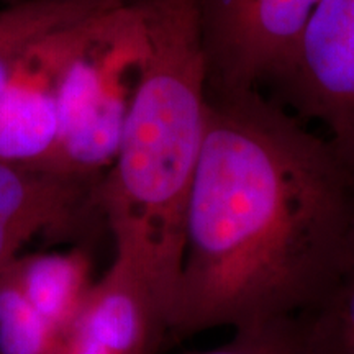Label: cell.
<instances>
[{
  "label": "cell",
  "instance_id": "1",
  "mask_svg": "<svg viewBox=\"0 0 354 354\" xmlns=\"http://www.w3.org/2000/svg\"><path fill=\"white\" fill-rule=\"evenodd\" d=\"M354 228V177L263 92L210 97L169 335L294 318L328 289Z\"/></svg>",
  "mask_w": 354,
  "mask_h": 354
},
{
  "label": "cell",
  "instance_id": "2",
  "mask_svg": "<svg viewBox=\"0 0 354 354\" xmlns=\"http://www.w3.org/2000/svg\"><path fill=\"white\" fill-rule=\"evenodd\" d=\"M148 53L115 161L95 189L115 254L165 310L184 256L185 210L205 136L209 81L196 0H141Z\"/></svg>",
  "mask_w": 354,
  "mask_h": 354
},
{
  "label": "cell",
  "instance_id": "3",
  "mask_svg": "<svg viewBox=\"0 0 354 354\" xmlns=\"http://www.w3.org/2000/svg\"><path fill=\"white\" fill-rule=\"evenodd\" d=\"M146 53L141 0H125L91 21L66 61L57 141L41 169L99 184L120 148Z\"/></svg>",
  "mask_w": 354,
  "mask_h": 354
},
{
  "label": "cell",
  "instance_id": "4",
  "mask_svg": "<svg viewBox=\"0 0 354 354\" xmlns=\"http://www.w3.org/2000/svg\"><path fill=\"white\" fill-rule=\"evenodd\" d=\"M322 0H196L210 97L263 92Z\"/></svg>",
  "mask_w": 354,
  "mask_h": 354
},
{
  "label": "cell",
  "instance_id": "5",
  "mask_svg": "<svg viewBox=\"0 0 354 354\" xmlns=\"http://www.w3.org/2000/svg\"><path fill=\"white\" fill-rule=\"evenodd\" d=\"M269 99L317 125L354 177V0H322Z\"/></svg>",
  "mask_w": 354,
  "mask_h": 354
},
{
  "label": "cell",
  "instance_id": "6",
  "mask_svg": "<svg viewBox=\"0 0 354 354\" xmlns=\"http://www.w3.org/2000/svg\"><path fill=\"white\" fill-rule=\"evenodd\" d=\"M104 12L57 28L26 53L0 104V161L32 167L50 161L57 141V100L66 61L91 21Z\"/></svg>",
  "mask_w": 354,
  "mask_h": 354
},
{
  "label": "cell",
  "instance_id": "7",
  "mask_svg": "<svg viewBox=\"0 0 354 354\" xmlns=\"http://www.w3.org/2000/svg\"><path fill=\"white\" fill-rule=\"evenodd\" d=\"M97 184L0 161V274L41 234L69 232L95 203Z\"/></svg>",
  "mask_w": 354,
  "mask_h": 354
},
{
  "label": "cell",
  "instance_id": "8",
  "mask_svg": "<svg viewBox=\"0 0 354 354\" xmlns=\"http://www.w3.org/2000/svg\"><path fill=\"white\" fill-rule=\"evenodd\" d=\"M69 335L110 354H156L169 326L148 284L125 258L115 254L92 286Z\"/></svg>",
  "mask_w": 354,
  "mask_h": 354
},
{
  "label": "cell",
  "instance_id": "9",
  "mask_svg": "<svg viewBox=\"0 0 354 354\" xmlns=\"http://www.w3.org/2000/svg\"><path fill=\"white\" fill-rule=\"evenodd\" d=\"M28 304L66 338L94 286L82 250L24 253L7 269Z\"/></svg>",
  "mask_w": 354,
  "mask_h": 354
},
{
  "label": "cell",
  "instance_id": "10",
  "mask_svg": "<svg viewBox=\"0 0 354 354\" xmlns=\"http://www.w3.org/2000/svg\"><path fill=\"white\" fill-rule=\"evenodd\" d=\"M125 0H15L0 8V104L30 48L57 28Z\"/></svg>",
  "mask_w": 354,
  "mask_h": 354
},
{
  "label": "cell",
  "instance_id": "11",
  "mask_svg": "<svg viewBox=\"0 0 354 354\" xmlns=\"http://www.w3.org/2000/svg\"><path fill=\"white\" fill-rule=\"evenodd\" d=\"M297 318L310 354H354V228L328 289Z\"/></svg>",
  "mask_w": 354,
  "mask_h": 354
},
{
  "label": "cell",
  "instance_id": "12",
  "mask_svg": "<svg viewBox=\"0 0 354 354\" xmlns=\"http://www.w3.org/2000/svg\"><path fill=\"white\" fill-rule=\"evenodd\" d=\"M64 338L35 310L10 272L0 274V354H61Z\"/></svg>",
  "mask_w": 354,
  "mask_h": 354
},
{
  "label": "cell",
  "instance_id": "13",
  "mask_svg": "<svg viewBox=\"0 0 354 354\" xmlns=\"http://www.w3.org/2000/svg\"><path fill=\"white\" fill-rule=\"evenodd\" d=\"M190 354H310L297 317L256 323L234 330L221 346Z\"/></svg>",
  "mask_w": 354,
  "mask_h": 354
},
{
  "label": "cell",
  "instance_id": "14",
  "mask_svg": "<svg viewBox=\"0 0 354 354\" xmlns=\"http://www.w3.org/2000/svg\"><path fill=\"white\" fill-rule=\"evenodd\" d=\"M61 354H110L104 349L94 346V344L84 342L79 336L69 335L68 338H64V346Z\"/></svg>",
  "mask_w": 354,
  "mask_h": 354
},
{
  "label": "cell",
  "instance_id": "15",
  "mask_svg": "<svg viewBox=\"0 0 354 354\" xmlns=\"http://www.w3.org/2000/svg\"><path fill=\"white\" fill-rule=\"evenodd\" d=\"M13 2H15V0H13Z\"/></svg>",
  "mask_w": 354,
  "mask_h": 354
}]
</instances>
